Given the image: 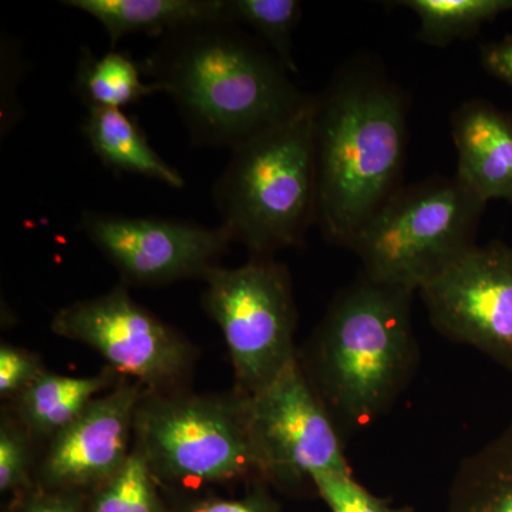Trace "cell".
I'll return each mask as SVG.
<instances>
[{
	"mask_svg": "<svg viewBox=\"0 0 512 512\" xmlns=\"http://www.w3.org/2000/svg\"><path fill=\"white\" fill-rule=\"evenodd\" d=\"M157 485L147 461L133 446L119 473L90 494V512H163Z\"/></svg>",
	"mask_w": 512,
	"mask_h": 512,
	"instance_id": "cell-21",
	"label": "cell"
},
{
	"mask_svg": "<svg viewBox=\"0 0 512 512\" xmlns=\"http://www.w3.org/2000/svg\"><path fill=\"white\" fill-rule=\"evenodd\" d=\"M392 5L412 10L420 22L417 37L433 47L470 39L485 23L512 12V0H400Z\"/></svg>",
	"mask_w": 512,
	"mask_h": 512,
	"instance_id": "cell-19",
	"label": "cell"
},
{
	"mask_svg": "<svg viewBox=\"0 0 512 512\" xmlns=\"http://www.w3.org/2000/svg\"><path fill=\"white\" fill-rule=\"evenodd\" d=\"M447 512H512V421L464 458L451 483Z\"/></svg>",
	"mask_w": 512,
	"mask_h": 512,
	"instance_id": "cell-17",
	"label": "cell"
},
{
	"mask_svg": "<svg viewBox=\"0 0 512 512\" xmlns=\"http://www.w3.org/2000/svg\"><path fill=\"white\" fill-rule=\"evenodd\" d=\"M63 5L96 19L111 47L128 35L163 39L184 26L224 20V0H64Z\"/></svg>",
	"mask_w": 512,
	"mask_h": 512,
	"instance_id": "cell-14",
	"label": "cell"
},
{
	"mask_svg": "<svg viewBox=\"0 0 512 512\" xmlns=\"http://www.w3.org/2000/svg\"><path fill=\"white\" fill-rule=\"evenodd\" d=\"M212 198L222 227L249 258L305 247L318 221L313 96L289 119L232 150Z\"/></svg>",
	"mask_w": 512,
	"mask_h": 512,
	"instance_id": "cell-4",
	"label": "cell"
},
{
	"mask_svg": "<svg viewBox=\"0 0 512 512\" xmlns=\"http://www.w3.org/2000/svg\"><path fill=\"white\" fill-rule=\"evenodd\" d=\"M147 390L123 380L47 443L36 468L40 488L80 494L107 483L133 453L134 417Z\"/></svg>",
	"mask_w": 512,
	"mask_h": 512,
	"instance_id": "cell-12",
	"label": "cell"
},
{
	"mask_svg": "<svg viewBox=\"0 0 512 512\" xmlns=\"http://www.w3.org/2000/svg\"><path fill=\"white\" fill-rule=\"evenodd\" d=\"M50 329L93 349L111 370L151 393L184 390L200 356L180 330L140 305L123 282L63 306Z\"/></svg>",
	"mask_w": 512,
	"mask_h": 512,
	"instance_id": "cell-8",
	"label": "cell"
},
{
	"mask_svg": "<svg viewBox=\"0 0 512 512\" xmlns=\"http://www.w3.org/2000/svg\"><path fill=\"white\" fill-rule=\"evenodd\" d=\"M124 377L110 367L96 376H64L45 370L9 409L37 441L49 443L72 424L101 394Z\"/></svg>",
	"mask_w": 512,
	"mask_h": 512,
	"instance_id": "cell-15",
	"label": "cell"
},
{
	"mask_svg": "<svg viewBox=\"0 0 512 512\" xmlns=\"http://www.w3.org/2000/svg\"><path fill=\"white\" fill-rule=\"evenodd\" d=\"M79 494L37 488L25 495L15 512H90L80 503Z\"/></svg>",
	"mask_w": 512,
	"mask_h": 512,
	"instance_id": "cell-25",
	"label": "cell"
},
{
	"mask_svg": "<svg viewBox=\"0 0 512 512\" xmlns=\"http://www.w3.org/2000/svg\"><path fill=\"white\" fill-rule=\"evenodd\" d=\"M143 67L200 146L234 150L311 99L264 42L224 20L168 33Z\"/></svg>",
	"mask_w": 512,
	"mask_h": 512,
	"instance_id": "cell-2",
	"label": "cell"
},
{
	"mask_svg": "<svg viewBox=\"0 0 512 512\" xmlns=\"http://www.w3.org/2000/svg\"><path fill=\"white\" fill-rule=\"evenodd\" d=\"M434 329L512 372V247L476 245L420 289Z\"/></svg>",
	"mask_w": 512,
	"mask_h": 512,
	"instance_id": "cell-11",
	"label": "cell"
},
{
	"mask_svg": "<svg viewBox=\"0 0 512 512\" xmlns=\"http://www.w3.org/2000/svg\"><path fill=\"white\" fill-rule=\"evenodd\" d=\"M184 512H276V507L264 495L256 494L244 500H210L197 501L188 505Z\"/></svg>",
	"mask_w": 512,
	"mask_h": 512,
	"instance_id": "cell-27",
	"label": "cell"
},
{
	"mask_svg": "<svg viewBox=\"0 0 512 512\" xmlns=\"http://www.w3.org/2000/svg\"><path fill=\"white\" fill-rule=\"evenodd\" d=\"M204 284L202 309L224 336L234 370V392L254 396L299 357L291 272L275 258H249L237 268L218 266Z\"/></svg>",
	"mask_w": 512,
	"mask_h": 512,
	"instance_id": "cell-7",
	"label": "cell"
},
{
	"mask_svg": "<svg viewBox=\"0 0 512 512\" xmlns=\"http://www.w3.org/2000/svg\"><path fill=\"white\" fill-rule=\"evenodd\" d=\"M82 131L94 156L113 173L140 175L171 188L184 187L183 174L151 147L136 117L126 111L89 109Z\"/></svg>",
	"mask_w": 512,
	"mask_h": 512,
	"instance_id": "cell-16",
	"label": "cell"
},
{
	"mask_svg": "<svg viewBox=\"0 0 512 512\" xmlns=\"http://www.w3.org/2000/svg\"><path fill=\"white\" fill-rule=\"evenodd\" d=\"M42 359L29 349L10 343L0 346V397L15 402L45 372Z\"/></svg>",
	"mask_w": 512,
	"mask_h": 512,
	"instance_id": "cell-24",
	"label": "cell"
},
{
	"mask_svg": "<svg viewBox=\"0 0 512 512\" xmlns=\"http://www.w3.org/2000/svg\"><path fill=\"white\" fill-rule=\"evenodd\" d=\"M302 18L299 0H224V20L264 42L292 74L299 72L293 57V33Z\"/></svg>",
	"mask_w": 512,
	"mask_h": 512,
	"instance_id": "cell-20",
	"label": "cell"
},
{
	"mask_svg": "<svg viewBox=\"0 0 512 512\" xmlns=\"http://www.w3.org/2000/svg\"><path fill=\"white\" fill-rule=\"evenodd\" d=\"M316 493L332 512H413L394 507L357 483L352 471H332L312 478Z\"/></svg>",
	"mask_w": 512,
	"mask_h": 512,
	"instance_id": "cell-23",
	"label": "cell"
},
{
	"mask_svg": "<svg viewBox=\"0 0 512 512\" xmlns=\"http://www.w3.org/2000/svg\"><path fill=\"white\" fill-rule=\"evenodd\" d=\"M414 292L359 274L340 289L299 362L342 436L375 424L419 366Z\"/></svg>",
	"mask_w": 512,
	"mask_h": 512,
	"instance_id": "cell-3",
	"label": "cell"
},
{
	"mask_svg": "<svg viewBox=\"0 0 512 512\" xmlns=\"http://www.w3.org/2000/svg\"><path fill=\"white\" fill-rule=\"evenodd\" d=\"M249 434L259 476L312 484L332 471H352L342 433L296 360L265 390L247 397Z\"/></svg>",
	"mask_w": 512,
	"mask_h": 512,
	"instance_id": "cell-9",
	"label": "cell"
},
{
	"mask_svg": "<svg viewBox=\"0 0 512 512\" xmlns=\"http://www.w3.org/2000/svg\"><path fill=\"white\" fill-rule=\"evenodd\" d=\"M485 72L512 90V35L480 47Z\"/></svg>",
	"mask_w": 512,
	"mask_h": 512,
	"instance_id": "cell-26",
	"label": "cell"
},
{
	"mask_svg": "<svg viewBox=\"0 0 512 512\" xmlns=\"http://www.w3.org/2000/svg\"><path fill=\"white\" fill-rule=\"evenodd\" d=\"M79 229L127 286L204 282L221 266L232 244L222 225L208 228L180 218L128 217L86 210Z\"/></svg>",
	"mask_w": 512,
	"mask_h": 512,
	"instance_id": "cell-10",
	"label": "cell"
},
{
	"mask_svg": "<svg viewBox=\"0 0 512 512\" xmlns=\"http://www.w3.org/2000/svg\"><path fill=\"white\" fill-rule=\"evenodd\" d=\"M134 447L157 481L229 483L259 476L247 397L146 392L134 417Z\"/></svg>",
	"mask_w": 512,
	"mask_h": 512,
	"instance_id": "cell-6",
	"label": "cell"
},
{
	"mask_svg": "<svg viewBox=\"0 0 512 512\" xmlns=\"http://www.w3.org/2000/svg\"><path fill=\"white\" fill-rule=\"evenodd\" d=\"M485 208L456 175L424 178L403 185L349 249L366 278L419 292L476 247Z\"/></svg>",
	"mask_w": 512,
	"mask_h": 512,
	"instance_id": "cell-5",
	"label": "cell"
},
{
	"mask_svg": "<svg viewBox=\"0 0 512 512\" xmlns=\"http://www.w3.org/2000/svg\"><path fill=\"white\" fill-rule=\"evenodd\" d=\"M318 225L348 248L403 187L409 147V99L367 57L339 67L313 96Z\"/></svg>",
	"mask_w": 512,
	"mask_h": 512,
	"instance_id": "cell-1",
	"label": "cell"
},
{
	"mask_svg": "<svg viewBox=\"0 0 512 512\" xmlns=\"http://www.w3.org/2000/svg\"><path fill=\"white\" fill-rule=\"evenodd\" d=\"M36 440L16 414L6 407L0 419V491L26 495L35 488L32 476L37 468Z\"/></svg>",
	"mask_w": 512,
	"mask_h": 512,
	"instance_id": "cell-22",
	"label": "cell"
},
{
	"mask_svg": "<svg viewBox=\"0 0 512 512\" xmlns=\"http://www.w3.org/2000/svg\"><path fill=\"white\" fill-rule=\"evenodd\" d=\"M450 126L458 180L485 204H512V113L470 99L451 113Z\"/></svg>",
	"mask_w": 512,
	"mask_h": 512,
	"instance_id": "cell-13",
	"label": "cell"
},
{
	"mask_svg": "<svg viewBox=\"0 0 512 512\" xmlns=\"http://www.w3.org/2000/svg\"><path fill=\"white\" fill-rule=\"evenodd\" d=\"M143 63L130 53L109 50L96 56L83 47L74 74L73 90L89 109H120L158 93L156 84L144 82Z\"/></svg>",
	"mask_w": 512,
	"mask_h": 512,
	"instance_id": "cell-18",
	"label": "cell"
}]
</instances>
